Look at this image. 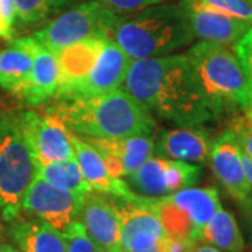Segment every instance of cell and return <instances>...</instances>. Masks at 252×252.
Wrapping results in <instances>:
<instances>
[{
	"label": "cell",
	"mask_w": 252,
	"mask_h": 252,
	"mask_svg": "<svg viewBox=\"0 0 252 252\" xmlns=\"http://www.w3.org/2000/svg\"><path fill=\"white\" fill-rule=\"evenodd\" d=\"M17 39L21 45L27 48L32 59L31 79L23 99L28 105H42L55 98L59 87V64L56 55L32 36Z\"/></svg>",
	"instance_id": "16"
},
{
	"label": "cell",
	"mask_w": 252,
	"mask_h": 252,
	"mask_svg": "<svg viewBox=\"0 0 252 252\" xmlns=\"http://www.w3.org/2000/svg\"><path fill=\"white\" fill-rule=\"evenodd\" d=\"M132 62L133 59L115 41L108 39L89 79L83 83L73 98L95 97L119 89L125 81Z\"/></svg>",
	"instance_id": "15"
},
{
	"label": "cell",
	"mask_w": 252,
	"mask_h": 252,
	"mask_svg": "<svg viewBox=\"0 0 252 252\" xmlns=\"http://www.w3.org/2000/svg\"><path fill=\"white\" fill-rule=\"evenodd\" d=\"M209 7L223 11L228 16L240 18L252 26V6L247 0H199Z\"/></svg>",
	"instance_id": "29"
},
{
	"label": "cell",
	"mask_w": 252,
	"mask_h": 252,
	"mask_svg": "<svg viewBox=\"0 0 252 252\" xmlns=\"http://www.w3.org/2000/svg\"><path fill=\"white\" fill-rule=\"evenodd\" d=\"M83 196L54 187L35 175L23 202V213L45 221L63 234L80 221Z\"/></svg>",
	"instance_id": "7"
},
{
	"label": "cell",
	"mask_w": 252,
	"mask_h": 252,
	"mask_svg": "<svg viewBox=\"0 0 252 252\" xmlns=\"http://www.w3.org/2000/svg\"><path fill=\"white\" fill-rule=\"evenodd\" d=\"M193 39L187 0L165 1L121 16L112 32V41L133 61L171 55Z\"/></svg>",
	"instance_id": "3"
},
{
	"label": "cell",
	"mask_w": 252,
	"mask_h": 252,
	"mask_svg": "<svg viewBox=\"0 0 252 252\" xmlns=\"http://www.w3.org/2000/svg\"><path fill=\"white\" fill-rule=\"evenodd\" d=\"M119 17L99 0H84L62 11L31 36L56 54L66 46L93 36L112 39Z\"/></svg>",
	"instance_id": "6"
},
{
	"label": "cell",
	"mask_w": 252,
	"mask_h": 252,
	"mask_svg": "<svg viewBox=\"0 0 252 252\" xmlns=\"http://www.w3.org/2000/svg\"><path fill=\"white\" fill-rule=\"evenodd\" d=\"M111 198V196H109ZM121 220L124 252H135L156 245L165 237L162 225L149 199L140 196L136 202L112 198Z\"/></svg>",
	"instance_id": "12"
},
{
	"label": "cell",
	"mask_w": 252,
	"mask_h": 252,
	"mask_svg": "<svg viewBox=\"0 0 252 252\" xmlns=\"http://www.w3.org/2000/svg\"><path fill=\"white\" fill-rule=\"evenodd\" d=\"M209 161L215 177L228 195L244 209L250 210L252 207V187L245 175L241 147L233 132L227 129L213 140Z\"/></svg>",
	"instance_id": "9"
},
{
	"label": "cell",
	"mask_w": 252,
	"mask_h": 252,
	"mask_svg": "<svg viewBox=\"0 0 252 252\" xmlns=\"http://www.w3.org/2000/svg\"><path fill=\"white\" fill-rule=\"evenodd\" d=\"M147 199H149V206L156 212L167 237L192 240L199 243L195 235L193 224L188 215L181 207L177 206L171 199L168 196Z\"/></svg>",
	"instance_id": "24"
},
{
	"label": "cell",
	"mask_w": 252,
	"mask_h": 252,
	"mask_svg": "<svg viewBox=\"0 0 252 252\" xmlns=\"http://www.w3.org/2000/svg\"><path fill=\"white\" fill-rule=\"evenodd\" d=\"M234 52L243 64L244 72H245L252 91V27L235 44Z\"/></svg>",
	"instance_id": "32"
},
{
	"label": "cell",
	"mask_w": 252,
	"mask_h": 252,
	"mask_svg": "<svg viewBox=\"0 0 252 252\" xmlns=\"http://www.w3.org/2000/svg\"><path fill=\"white\" fill-rule=\"evenodd\" d=\"M124 164V177H129L153 157L156 142L153 135H136L124 139H109Z\"/></svg>",
	"instance_id": "25"
},
{
	"label": "cell",
	"mask_w": 252,
	"mask_h": 252,
	"mask_svg": "<svg viewBox=\"0 0 252 252\" xmlns=\"http://www.w3.org/2000/svg\"><path fill=\"white\" fill-rule=\"evenodd\" d=\"M79 0H14L16 16L24 24H35L69 9Z\"/></svg>",
	"instance_id": "26"
},
{
	"label": "cell",
	"mask_w": 252,
	"mask_h": 252,
	"mask_svg": "<svg viewBox=\"0 0 252 252\" xmlns=\"http://www.w3.org/2000/svg\"><path fill=\"white\" fill-rule=\"evenodd\" d=\"M200 241L210 244L223 252L245 251L243 234L234 215L223 207H220L205 225Z\"/></svg>",
	"instance_id": "21"
},
{
	"label": "cell",
	"mask_w": 252,
	"mask_h": 252,
	"mask_svg": "<svg viewBox=\"0 0 252 252\" xmlns=\"http://www.w3.org/2000/svg\"><path fill=\"white\" fill-rule=\"evenodd\" d=\"M195 38L221 45H235L252 27L250 23L209 7L199 0H187Z\"/></svg>",
	"instance_id": "14"
},
{
	"label": "cell",
	"mask_w": 252,
	"mask_h": 252,
	"mask_svg": "<svg viewBox=\"0 0 252 252\" xmlns=\"http://www.w3.org/2000/svg\"><path fill=\"white\" fill-rule=\"evenodd\" d=\"M228 130L235 136L241 152L252 158V108L235 114L230 122Z\"/></svg>",
	"instance_id": "28"
},
{
	"label": "cell",
	"mask_w": 252,
	"mask_h": 252,
	"mask_svg": "<svg viewBox=\"0 0 252 252\" xmlns=\"http://www.w3.org/2000/svg\"><path fill=\"white\" fill-rule=\"evenodd\" d=\"M0 252H21L20 250H16L14 247H11L10 244H1L0 245Z\"/></svg>",
	"instance_id": "37"
},
{
	"label": "cell",
	"mask_w": 252,
	"mask_h": 252,
	"mask_svg": "<svg viewBox=\"0 0 252 252\" xmlns=\"http://www.w3.org/2000/svg\"><path fill=\"white\" fill-rule=\"evenodd\" d=\"M185 55L217 118L252 108L250 83L230 46L200 41Z\"/></svg>",
	"instance_id": "4"
},
{
	"label": "cell",
	"mask_w": 252,
	"mask_h": 252,
	"mask_svg": "<svg viewBox=\"0 0 252 252\" xmlns=\"http://www.w3.org/2000/svg\"><path fill=\"white\" fill-rule=\"evenodd\" d=\"M111 38L93 36L56 52L59 64V87L55 99H70L89 79L107 41Z\"/></svg>",
	"instance_id": "10"
},
{
	"label": "cell",
	"mask_w": 252,
	"mask_h": 252,
	"mask_svg": "<svg viewBox=\"0 0 252 252\" xmlns=\"http://www.w3.org/2000/svg\"><path fill=\"white\" fill-rule=\"evenodd\" d=\"M36 177L54 187L66 189L79 195H86L91 192V188L84 180L76 158L54 161L49 164H38Z\"/></svg>",
	"instance_id": "23"
},
{
	"label": "cell",
	"mask_w": 252,
	"mask_h": 252,
	"mask_svg": "<svg viewBox=\"0 0 252 252\" xmlns=\"http://www.w3.org/2000/svg\"><path fill=\"white\" fill-rule=\"evenodd\" d=\"M168 198L188 215L195 228V235L198 241L202 240V231L205 225L221 207L216 188L190 187L174 192L168 195Z\"/></svg>",
	"instance_id": "20"
},
{
	"label": "cell",
	"mask_w": 252,
	"mask_h": 252,
	"mask_svg": "<svg viewBox=\"0 0 252 252\" xmlns=\"http://www.w3.org/2000/svg\"><path fill=\"white\" fill-rule=\"evenodd\" d=\"M192 252H223V251H220L219 248L213 247V245H210V244H206V243L202 244V241H199V243H196V245L193 247Z\"/></svg>",
	"instance_id": "35"
},
{
	"label": "cell",
	"mask_w": 252,
	"mask_h": 252,
	"mask_svg": "<svg viewBox=\"0 0 252 252\" xmlns=\"http://www.w3.org/2000/svg\"><path fill=\"white\" fill-rule=\"evenodd\" d=\"M124 89L152 115L178 127H202L217 119L187 55L136 59Z\"/></svg>",
	"instance_id": "1"
},
{
	"label": "cell",
	"mask_w": 252,
	"mask_h": 252,
	"mask_svg": "<svg viewBox=\"0 0 252 252\" xmlns=\"http://www.w3.org/2000/svg\"><path fill=\"white\" fill-rule=\"evenodd\" d=\"M63 235L66 238L67 252H102L91 241L80 221H76Z\"/></svg>",
	"instance_id": "30"
},
{
	"label": "cell",
	"mask_w": 252,
	"mask_h": 252,
	"mask_svg": "<svg viewBox=\"0 0 252 252\" xmlns=\"http://www.w3.org/2000/svg\"><path fill=\"white\" fill-rule=\"evenodd\" d=\"M36 175V161L21 112L0 114V219L11 223L23 213V202Z\"/></svg>",
	"instance_id": "5"
},
{
	"label": "cell",
	"mask_w": 252,
	"mask_h": 252,
	"mask_svg": "<svg viewBox=\"0 0 252 252\" xmlns=\"http://www.w3.org/2000/svg\"><path fill=\"white\" fill-rule=\"evenodd\" d=\"M80 223L102 252H124L121 220L112 198L91 190L81 200Z\"/></svg>",
	"instance_id": "11"
},
{
	"label": "cell",
	"mask_w": 252,
	"mask_h": 252,
	"mask_svg": "<svg viewBox=\"0 0 252 252\" xmlns=\"http://www.w3.org/2000/svg\"><path fill=\"white\" fill-rule=\"evenodd\" d=\"M70 137H72L74 158L79 164L81 174L91 190L127 202H136L140 199L139 195H136L129 188L125 181L121 178H114L109 174L108 168L98 152L87 140H84L81 136L73 133L72 130H70Z\"/></svg>",
	"instance_id": "13"
},
{
	"label": "cell",
	"mask_w": 252,
	"mask_h": 252,
	"mask_svg": "<svg viewBox=\"0 0 252 252\" xmlns=\"http://www.w3.org/2000/svg\"><path fill=\"white\" fill-rule=\"evenodd\" d=\"M32 70L31 54L18 39H10L9 46L0 49V87L23 98Z\"/></svg>",
	"instance_id": "19"
},
{
	"label": "cell",
	"mask_w": 252,
	"mask_h": 252,
	"mask_svg": "<svg viewBox=\"0 0 252 252\" xmlns=\"http://www.w3.org/2000/svg\"><path fill=\"white\" fill-rule=\"evenodd\" d=\"M213 140L202 127H178L162 130L157 137L154 153L158 157L185 162L209 161Z\"/></svg>",
	"instance_id": "17"
},
{
	"label": "cell",
	"mask_w": 252,
	"mask_h": 252,
	"mask_svg": "<svg viewBox=\"0 0 252 252\" xmlns=\"http://www.w3.org/2000/svg\"><path fill=\"white\" fill-rule=\"evenodd\" d=\"M13 31H14V27H11L7 23V20L4 18L3 9H1V1H0V38L11 39L13 38Z\"/></svg>",
	"instance_id": "34"
},
{
	"label": "cell",
	"mask_w": 252,
	"mask_h": 252,
	"mask_svg": "<svg viewBox=\"0 0 252 252\" xmlns=\"http://www.w3.org/2000/svg\"><path fill=\"white\" fill-rule=\"evenodd\" d=\"M21 115L36 165L74 158L70 130L51 109L23 111Z\"/></svg>",
	"instance_id": "8"
},
{
	"label": "cell",
	"mask_w": 252,
	"mask_h": 252,
	"mask_svg": "<svg viewBox=\"0 0 252 252\" xmlns=\"http://www.w3.org/2000/svg\"><path fill=\"white\" fill-rule=\"evenodd\" d=\"M9 233L21 252H67L64 235L39 219L18 217Z\"/></svg>",
	"instance_id": "18"
},
{
	"label": "cell",
	"mask_w": 252,
	"mask_h": 252,
	"mask_svg": "<svg viewBox=\"0 0 252 252\" xmlns=\"http://www.w3.org/2000/svg\"><path fill=\"white\" fill-rule=\"evenodd\" d=\"M243 162H244V168H245V175H247V180H248L250 185L252 187V158L247 157V156L243 153Z\"/></svg>",
	"instance_id": "36"
},
{
	"label": "cell",
	"mask_w": 252,
	"mask_h": 252,
	"mask_svg": "<svg viewBox=\"0 0 252 252\" xmlns=\"http://www.w3.org/2000/svg\"><path fill=\"white\" fill-rule=\"evenodd\" d=\"M250 217H248V234H250V241H251V252H252V207L250 209Z\"/></svg>",
	"instance_id": "38"
},
{
	"label": "cell",
	"mask_w": 252,
	"mask_h": 252,
	"mask_svg": "<svg viewBox=\"0 0 252 252\" xmlns=\"http://www.w3.org/2000/svg\"><path fill=\"white\" fill-rule=\"evenodd\" d=\"M196 241L192 240H182V238H172L164 237L160 241V251L161 252H192Z\"/></svg>",
	"instance_id": "33"
},
{
	"label": "cell",
	"mask_w": 252,
	"mask_h": 252,
	"mask_svg": "<svg viewBox=\"0 0 252 252\" xmlns=\"http://www.w3.org/2000/svg\"><path fill=\"white\" fill-rule=\"evenodd\" d=\"M109 9L114 10L119 16L130 14L139 10H143L146 7H150L154 4H160L165 1H172V0H99Z\"/></svg>",
	"instance_id": "31"
},
{
	"label": "cell",
	"mask_w": 252,
	"mask_h": 252,
	"mask_svg": "<svg viewBox=\"0 0 252 252\" xmlns=\"http://www.w3.org/2000/svg\"><path fill=\"white\" fill-rule=\"evenodd\" d=\"M73 133L89 139H124L153 135L154 117L125 89L95 97L56 99L48 107Z\"/></svg>",
	"instance_id": "2"
},
{
	"label": "cell",
	"mask_w": 252,
	"mask_h": 252,
	"mask_svg": "<svg viewBox=\"0 0 252 252\" xmlns=\"http://www.w3.org/2000/svg\"><path fill=\"white\" fill-rule=\"evenodd\" d=\"M202 178V167L199 164L168 160L165 162V187L168 195L181 189L196 185Z\"/></svg>",
	"instance_id": "27"
},
{
	"label": "cell",
	"mask_w": 252,
	"mask_h": 252,
	"mask_svg": "<svg viewBox=\"0 0 252 252\" xmlns=\"http://www.w3.org/2000/svg\"><path fill=\"white\" fill-rule=\"evenodd\" d=\"M247 1H248V3H250V4L252 6V0H247Z\"/></svg>",
	"instance_id": "39"
},
{
	"label": "cell",
	"mask_w": 252,
	"mask_h": 252,
	"mask_svg": "<svg viewBox=\"0 0 252 252\" xmlns=\"http://www.w3.org/2000/svg\"><path fill=\"white\" fill-rule=\"evenodd\" d=\"M165 162L164 157H150L140 168L127 177V185L136 195L143 198L168 196L165 187Z\"/></svg>",
	"instance_id": "22"
}]
</instances>
